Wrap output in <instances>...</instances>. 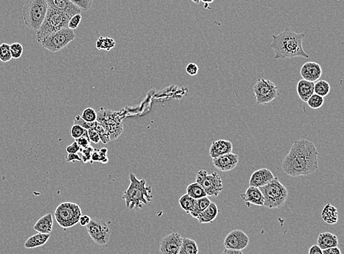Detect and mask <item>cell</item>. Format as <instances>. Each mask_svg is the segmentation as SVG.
I'll return each instance as SVG.
<instances>
[{
    "label": "cell",
    "instance_id": "cell-22",
    "mask_svg": "<svg viewBox=\"0 0 344 254\" xmlns=\"http://www.w3.org/2000/svg\"><path fill=\"white\" fill-rule=\"evenodd\" d=\"M218 213H219V210H218V206L215 203L211 202L207 208L198 215L197 219L200 224H209V223L212 224L218 217Z\"/></svg>",
    "mask_w": 344,
    "mask_h": 254
},
{
    "label": "cell",
    "instance_id": "cell-41",
    "mask_svg": "<svg viewBox=\"0 0 344 254\" xmlns=\"http://www.w3.org/2000/svg\"><path fill=\"white\" fill-rule=\"evenodd\" d=\"M86 131L87 130L84 128L83 127L80 126V125H74L71 127V135L74 139H77L79 137H82Z\"/></svg>",
    "mask_w": 344,
    "mask_h": 254
},
{
    "label": "cell",
    "instance_id": "cell-11",
    "mask_svg": "<svg viewBox=\"0 0 344 254\" xmlns=\"http://www.w3.org/2000/svg\"><path fill=\"white\" fill-rule=\"evenodd\" d=\"M112 111L101 109L97 113V121L105 128L109 135L110 140H115L123 131V125L118 119V116Z\"/></svg>",
    "mask_w": 344,
    "mask_h": 254
},
{
    "label": "cell",
    "instance_id": "cell-52",
    "mask_svg": "<svg viewBox=\"0 0 344 254\" xmlns=\"http://www.w3.org/2000/svg\"><path fill=\"white\" fill-rule=\"evenodd\" d=\"M200 1H203L205 4H210V3L213 2L214 0H200Z\"/></svg>",
    "mask_w": 344,
    "mask_h": 254
},
{
    "label": "cell",
    "instance_id": "cell-28",
    "mask_svg": "<svg viewBox=\"0 0 344 254\" xmlns=\"http://www.w3.org/2000/svg\"><path fill=\"white\" fill-rule=\"evenodd\" d=\"M211 202H212V201L208 198V196L197 199L196 202H195V207H194L193 210L190 212V215H191L193 218H196L197 219L198 215L207 208L208 206L211 204Z\"/></svg>",
    "mask_w": 344,
    "mask_h": 254
},
{
    "label": "cell",
    "instance_id": "cell-46",
    "mask_svg": "<svg viewBox=\"0 0 344 254\" xmlns=\"http://www.w3.org/2000/svg\"><path fill=\"white\" fill-rule=\"evenodd\" d=\"M66 150L69 154H77V153L80 152V147L77 142L74 141L69 145Z\"/></svg>",
    "mask_w": 344,
    "mask_h": 254
},
{
    "label": "cell",
    "instance_id": "cell-13",
    "mask_svg": "<svg viewBox=\"0 0 344 254\" xmlns=\"http://www.w3.org/2000/svg\"><path fill=\"white\" fill-rule=\"evenodd\" d=\"M249 243V238L247 234L239 229H235L225 238L224 246L227 249L242 251L247 247Z\"/></svg>",
    "mask_w": 344,
    "mask_h": 254
},
{
    "label": "cell",
    "instance_id": "cell-42",
    "mask_svg": "<svg viewBox=\"0 0 344 254\" xmlns=\"http://www.w3.org/2000/svg\"><path fill=\"white\" fill-rule=\"evenodd\" d=\"M81 20V14H77L71 17L69 19V24H68V28L72 29V30L77 29L80 25Z\"/></svg>",
    "mask_w": 344,
    "mask_h": 254
},
{
    "label": "cell",
    "instance_id": "cell-45",
    "mask_svg": "<svg viewBox=\"0 0 344 254\" xmlns=\"http://www.w3.org/2000/svg\"><path fill=\"white\" fill-rule=\"evenodd\" d=\"M90 140L94 143H99L101 141L99 134L94 129L87 130Z\"/></svg>",
    "mask_w": 344,
    "mask_h": 254
},
{
    "label": "cell",
    "instance_id": "cell-6",
    "mask_svg": "<svg viewBox=\"0 0 344 254\" xmlns=\"http://www.w3.org/2000/svg\"><path fill=\"white\" fill-rule=\"evenodd\" d=\"M259 189L264 198L263 206L271 210L282 207L286 203L289 195L287 188L277 177L274 178L269 183Z\"/></svg>",
    "mask_w": 344,
    "mask_h": 254
},
{
    "label": "cell",
    "instance_id": "cell-14",
    "mask_svg": "<svg viewBox=\"0 0 344 254\" xmlns=\"http://www.w3.org/2000/svg\"><path fill=\"white\" fill-rule=\"evenodd\" d=\"M183 238L179 233L166 235L159 243L160 254H179Z\"/></svg>",
    "mask_w": 344,
    "mask_h": 254
},
{
    "label": "cell",
    "instance_id": "cell-24",
    "mask_svg": "<svg viewBox=\"0 0 344 254\" xmlns=\"http://www.w3.org/2000/svg\"><path fill=\"white\" fill-rule=\"evenodd\" d=\"M53 223L52 214L48 213L37 221L33 226V229L38 233L50 234L53 228Z\"/></svg>",
    "mask_w": 344,
    "mask_h": 254
},
{
    "label": "cell",
    "instance_id": "cell-23",
    "mask_svg": "<svg viewBox=\"0 0 344 254\" xmlns=\"http://www.w3.org/2000/svg\"><path fill=\"white\" fill-rule=\"evenodd\" d=\"M297 92L303 102H307L308 99L314 94V83L301 80L297 85Z\"/></svg>",
    "mask_w": 344,
    "mask_h": 254
},
{
    "label": "cell",
    "instance_id": "cell-48",
    "mask_svg": "<svg viewBox=\"0 0 344 254\" xmlns=\"http://www.w3.org/2000/svg\"><path fill=\"white\" fill-rule=\"evenodd\" d=\"M91 221V218H90V217L88 216V215H82V216L80 217L79 223H80V225H81L82 226H84V227H86V226L90 224Z\"/></svg>",
    "mask_w": 344,
    "mask_h": 254
},
{
    "label": "cell",
    "instance_id": "cell-18",
    "mask_svg": "<svg viewBox=\"0 0 344 254\" xmlns=\"http://www.w3.org/2000/svg\"><path fill=\"white\" fill-rule=\"evenodd\" d=\"M275 178L273 173L267 168H261L255 170L251 175L249 179V186L255 187H261L271 182Z\"/></svg>",
    "mask_w": 344,
    "mask_h": 254
},
{
    "label": "cell",
    "instance_id": "cell-27",
    "mask_svg": "<svg viewBox=\"0 0 344 254\" xmlns=\"http://www.w3.org/2000/svg\"><path fill=\"white\" fill-rule=\"evenodd\" d=\"M198 252L199 249L195 240L190 238H183L179 254H198Z\"/></svg>",
    "mask_w": 344,
    "mask_h": 254
},
{
    "label": "cell",
    "instance_id": "cell-49",
    "mask_svg": "<svg viewBox=\"0 0 344 254\" xmlns=\"http://www.w3.org/2000/svg\"><path fill=\"white\" fill-rule=\"evenodd\" d=\"M66 161L68 162H74L75 161H82L81 156L77 154H69L66 156Z\"/></svg>",
    "mask_w": 344,
    "mask_h": 254
},
{
    "label": "cell",
    "instance_id": "cell-47",
    "mask_svg": "<svg viewBox=\"0 0 344 254\" xmlns=\"http://www.w3.org/2000/svg\"><path fill=\"white\" fill-rule=\"evenodd\" d=\"M323 254H342L340 249L339 247L330 248V249L322 250Z\"/></svg>",
    "mask_w": 344,
    "mask_h": 254
},
{
    "label": "cell",
    "instance_id": "cell-32",
    "mask_svg": "<svg viewBox=\"0 0 344 254\" xmlns=\"http://www.w3.org/2000/svg\"><path fill=\"white\" fill-rule=\"evenodd\" d=\"M195 202H196V199H194L187 194L181 196L179 201V205L187 214H190V212L193 210Z\"/></svg>",
    "mask_w": 344,
    "mask_h": 254
},
{
    "label": "cell",
    "instance_id": "cell-36",
    "mask_svg": "<svg viewBox=\"0 0 344 254\" xmlns=\"http://www.w3.org/2000/svg\"><path fill=\"white\" fill-rule=\"evenodd\" d=\"M81 118L85 122L91 123V122L97 121V113L93 108H86V109L84 110L83 113H82Z\"/></svg>",
    "mask_w": 344,
    "mask_h": 254
},
{
    "label": "cell",
    "instance_id": "cell-50",
    "mask_svg": "<svg viewBox=\"0 0 344 254\" xmlns=\"http://www.w3.org/2000/svg\"><path fill=\"white\" fill-rule=\"evenodd\" d=\"M308 254H323V253H322V249L317 245H314L310 248Z\"/></svg>",
    "mask_w": 344,
    "mask_h": 254
},
{
    "label": "cell",
    "instance_id": "cell-8",
    "mask_svg": "<svg viewBox=\"0 0 344 254\" xmlns=\"http://www.w3.org/2000/svg\"><path fill=\"white\" fill-rule=\"evenodd\" d=\"M74 30L63 28L48 35L41 41V44L45 49L51 52H57L64 49L75 38Z\"/></svg>",
    "mask_w": 344,
    "mask_h": 254
},
{
    "label": "cell",
    "instance_id": "cell-34",
    "mask_svg": "<svg viewBox=\"0 0 344 254\" xmlns=\"http://www.w3.org/2000/svg\"><path fill=\"white\" fill-rule=\"evenodd\" d=\"M324 102H325L324 97H320V96L317 95V94H313V95L308 99V100L307 101L308 106L314 110H317L322 108V107L323 106Z\"/></svg>",
    "mask_w": 344,
    "mask_h": 254
},
{
    "label": "cell",
    "instance_id": "cell-43",
    "mask_svg": "<svg viewBox=\"0 0 344 254\" xmlns=\"http://www.w3.org/2000/svg\"><path fill=\"white\" fill-rule=\"evenodd\" d=\"M75 141L80 145V148H85L91 145V140L88 137V131L82 137L75 139Z\"/></svg>",
    "mask_w": 344,
    "mask_h": 254
},
{
    "label": "cell",
    "instance_id": "cell-35",
    "mask_svg": "<svg viewBox=\"0 0 344 254\" xmlns=\"http://www.w3.org/2000/svg\"><path fill=\"white\" fill-rule=\"evenodd\" d=\"M12 56L10 53V44L2 43L0 45V60L2 63H7L11 60Z\"/></svg>",
    "mask_w": 344,
    "mask_h": 254
},
{
    "label": "cell",
    "instance_id": "cell-38",
    "mask_svg": "<svg viewBox=\"0 0 344 254\" xmlns=\"http://www.w3.org/2000/svg\"><path fill=\"white\" fill-rule=\"evenodd\" d=\"M73 4L78 7L82 11H87L91 8L93 4V0H70Z\"/></svg>",
    "mask_w": 344,
    "mask_h": 254
},
{
    "label": "cell",
    "instance_id": "cell-20",
    "mask_svg": "<svg viewBox=\"0 0 344 254\" xmlns=\"http://www.w3.org/2000/svg\"><path fill=\"white\" fill-rule=\"evenodd\" d=\"M241 198L247 204L256 206H263L264 204V198L258 187L249 186L245 193L241 194Z\"/></svg>",
    "mask_w": 344,
    "mask_h": 254
},
{
    "label": "cell",
    "instance_id": "cell-1",
    "mask_svg": "<svg viewBox=\"0 0 344 254\" xmlns=\"http://www.w3.org/2000/svg\"><path fill=\"white\" fill-rule=\"evenodd\" d=\"M319 166V152L314 142L300 139L294 142L287 155L282 161L284 173L292 177L308 176Z\"/></svg>",
    "mask_w": 344,
    "mask_h": 254
},
{
    "label": "cell",
    "instance_id": "cell-21",
    "mask_svg": "<svg viewBox=\"0 0 344 254\" xmlns=\"http://www.w3.org/2000/svg\"><path fill=\"white\" fill-rule=\"evenodd\" d=\"M317 246L322 250L337 247L339 246V238L331 232H323L319 234L317 238Z\"/></svg>",
    "mask_w": 344,
    "mask_h": 254
},
{
    "label": "cell",
    "instance_id": "cell-39",
    "mask_svg": "<svg viewBox=\"0 0 344 254\" xmlns=\"http://www.w3.org/2000/svg\"><path fill=\"white\" fill-rule=\"evenodd\" d=\"M94 130L99 134V137H100V140H102L103 143H108V142L110 141L109 135H108L107 131H105V128H104V127L98 122L97 125H96L95 129Z\"/></svg>",
    "mask_w": 344,
    "mask_h": 254
},
{
    "label": "cell",
    "instance_id": "cell-17",
    "mask_svg": "<svg viewBox=\"0 0 344 254\" xmlns=\"http://www.w3.org/2000/svg\"><path fill=\"white\" fill-rule=\"evenodd\" d=\"M300 74L303 80L315 83L320 79L322 76V67L320 65L315 62H308L302 66Z\"/></svg>",
    "mask_w": 344,
    "mask_h": 254
},
{
    "label": "cell",
    "instance_id": "cell-31",
    "mask_svg": "<svg viewBox=\"0 0 344 254\" xmlns=\"http://www.w3.org/2000/svg\"><path fill=\"white\" fill-rule=\"evenodd\" d=\"M331 92V85L326 80H318L314 83V94L322 97H326Z\"/></svg>",
    "mask_w": 344,
    "mask_h": 254
},
{
    "label": "cell",
    "instance_id": "cell-10",
    "mask_svg": "<svg viewBox=\"0 0 344 254\" xmlns=\"http://www.w3.org/2000/svg\"><path fill=\"white\" fill-rule=\"evenodd\" d=\"M253 92L258 105H267L280 95L275 83L266 79H259L253 86Z\"/></svg>",
    "mask_w": 344,
    "mask_h": 254
},
{
    "label": "cell",
    "instance_id": "cell-29",
    "mask_svg": "<svg viewBox=\"0 0 344 254\" xmlns=\"http://www.w3.org/2000/svg\"><path fill=\"white\" fill-rule=\"evenodd\" d=\"M187 194L194 199H199V198L206 197L207 196L205 190L203 188L201 184L195 182L189 184L187 187Z\"/></svg>",
    "mask_w": 344,
    "mask_h": 254
},
{
    "label": "cell",
    "instance_id": "cell-3",
    "mask_svg": "<svg viewBox=\"0 0 344 254\" xmlns=\"http://www.w3.org/2000/svg\"><path fill=\"white\" fill-rule=\"evenodd\" d=\"M129 179V187L124 192L122 198L129 210L142 209L143 204L147 205L152 201L151 187H146L145 179L139 180L133 173H130Z\"/></svg>",
    "mask_w": 344,
    "mask_h": 254
},
{
    "label": "cell",
    "instance_id": "cell-19",
    "mask_svg": "<svg viewBox=\"0 0 344 254\" xmlns=\"http://www.w3.org/2000/svg\"><path fill=\"white\" fill-rule=\"evenodd\" d=\"M232 151H233V143L231 142L220 139L212 142L209 149V155L214 159V158L219 157L225 154L231 153Z\"/></svg>",
    "mask_w": 344,
    "mask_h": 254
},
{
    "label": "cell",
    "instance_id": "cell-2",
    "mask_svg": "<svg viewBox=\"0 0 344 254\" xmlns=\"http://www.w3.org/2000/svg\"><path fill=\"white\" fill-rule=\"evenodd\" d=\"M305 34L297 33L287 27L278 35H272L270 47L275 51V59L293 58L303 57L309 58L304 51L303 41Z\"/></svg>",
    "mask_w": 344,
    "mask_h": 254
},
{
    "label": "cell",
    "instance_id": "cell-15",
    "mask_svg": "<svg viewBox=\"0 0 344 254\" xmlns=\"http://www.w3.org/2000/svg\"><path fill=\"white\" fill-rule=\"evenodd\" d=\"M49 7L63 12L70 18L74 15L81 14L82 10L73 4L70 0H46Z\"/></svg>",
    "mask_w": 344,
    "mask_h": 254
},
{
    "label": "cell",
    "instance_id": "cell-25",
    "mask_svg": "<svg viewBox=\"0 0 344 254\" xmlns=\"http://www.w3.org/2000/svg\"><path fill=\"white\" fill-rule=\"evenodd\" d=\"M321 216L327 224H336L339 221V211L331 203H328L322 210Z\"/></svg>",
    "mask_w": 344,
    "mask_h": 254
},
{
    "label": "cell",
    "instance_id": "cell-53",
    "mask_svg": "<svg viewBox=\"0 0 344 254\" xmlns=\"http://www.w3.org/2000/svg\"><path fill=\"white\" fill-rule=\"evenodd\" d=\"M191 1H193V2H195V4H199L200 1H200V0H191Z\"/></svg>",
    "mask_w": 344,
    "mask_h": 254
},
{
    "label": "cell",
    "instance_id": "cell-30",
    "mask_svg": "<svg viewBox=\"0 0 344 254\" xmlns=\"http://www.w3.org/2000/svg\"><path fill=\"white\" fill-rule=\"evenodd\" d=\"M115 41L113 38L101 36L98 38L97 42H96V47L99 50H105L109 52L115 46Z\"/></svg>",
    "mask_w": 344,
    "mask_h": 254
},
{
    "label": "cell",
    "instance_id": "cell-40",
    "mask_svg": "<svg viewBox=\"0 0 344 254\" xmlns=\"http://www.w3.org/2000/svg\"><path fill=\"white\" fill-rule=\"evenodd\" d=\"M94 151V148H93L91 145H89V146L87 147V148H80V152L82 153V161L85 162V163L91 161V155H92Z\"/></svg>",
    "mask_w": 344,
    "mask_h": 254
},
{
    "label": "cell",
    "instance_id": "cell-12",
    "mask_svg": "<svg viewBox=\"0 0 344 254\" xmlns=\"http://www.w3.org/2000/svg\"><path fill=\"white\" fill-rule=\"evenodd\" d=\"M86 230L93 241L99 246L108 244L111 238V229L103 220H91L86 226Z\"/></svg>",
    "mask_w": 344,
    "mask_h": 254
},
{
    "label": "cell",
    "instance_id": "cell-51",
    "mask_svg": "<svg viewBox=\"0 0 344 254\" xmlns=\"http://www.w3.org/2000/svg\"><path fill=\"white\" fill-rule=\"evenodd\" d=\"M222 254H244L241 251L232 250V249H225Z\"/></svg>",
    "mask_w": 344,
    "mask_h": 254
},
{
    "label": "cell",
    "instance_id": "cell-7",
    "mask_svg": "<svg viewBox=\"0 0 344 254\" xmlns=\"http://www.w3.org/2000/svg\"><path fill=\"white\" fill-rule=\"evenodd\" d=\"M82 215L80 206L72 202L62 203L55 212L56 221L63 229H69L77 225Z\"/></svg>",
    "mask_w": 344,
    "mask_h": 254
},
{
    "label": "cell",
    "instance_id": "cell-9",
    "mask_svg": "<svg viewBox=\"0 0 344 254\" xmlns=\"http://www.w3.org/2000/svg\"><path fill=\"white\" fill-rule=\"evenodd\" d=\"M196 182L202 186L207 196L210 197H217L223 190V180L217 172L209 174L207 170H200L196 175Z\"/></svg>",
    "mask_w": 344,
    "mask_h": 254
},
{
    "label": "cell",
    "instance_id": "cell-37",
    "mask_svg": "<svg viewBox=\"0 0 344 254\" xmlns=\"http://www.w3.org/2000/svg\"><path fill=\"white\" fill-rule=\"evenodd\" d=\"M10 53L12 58L18 59L21 57L23 54V46L21 43H13L10 45Z\"/></svg>",
    "mask_w": 344,
    "mask_h": 254
},
{
    "label": "cell",
    "instance_id": "cell-33",
    "mask_svg": "<svg viewBox=\"0 0 344 254\" xmlns=\"http://www.w3.org/2000/svg\"><path fill=\"white\" fill-rule=\"evenodd\" d=\"M108 149L105 148L102 149H94L92 155H91V162H101L102 163H107L108 162V158L107 157Z\"/></svg>",
    "mask_w": 344,
    "mask_h": 254
},
{
    "label": "cell",
    "instance_id": "cell-26",
    "mask_svg": "<svg viewBox=\"0 0 344 254\" xmlns=\"http://www.w3.org/2000/svg\"><path fill=\"white\" fill-rule=\"evenodd\" d=\"M49 238H50V234H36V235L28 238L27 241L24 243V248L27 249H32L41 247L47 243Z\"/></svg>",
    "mask_w": 344,
    "mask_h": 254
},
{
    "label": "cell",
    "instance_id": "cell-44",
    "mask_svg": "<svg viewBox=\"0 0 344 254\" xmlns=\"http://www.w3.org/2000/svg\"><path fill=\"white\" fill-rule=\"evenodd\" d=\"M198 70H199V68H198V65L195 64V63H189L186 67V71L190 76H195L198 74Z\"/></svg>",
    "mask_w": 344,
    "mask_h": 254
},
{
    "label": "cell",
    "instance_id": "cell-4",
    "mask_svg": "<svg viewBox=\"0 0 344 254\" xmlns=\"http://www.w3.org/2000/svg\"><path fill=\"white\" fill-rule=\"evenodd\" d=\"M48 8L49 5L46 0H27L21 10V16L25 25L37 32L44 21Z\"/></svg>",
    "mask_w": 344,
    "mask_h": 254
},
{
    "label": "cell",
    "instance_id": "cell-16",
    "mask_svg": "<svg viewBox=\"0 0 344 254\" xmlns=\"http://www.w3.org/2000/svg\"><path fill=\"white\" fill-rule=\"evenodd\" d=\"M214 166L221 171L227 172L235 169L238 164V156L233 153L225 154L212 159Z\"/></svg>",
    "mask_w": 344,
    "mask_h": 254
},
{
    "label": "cell",
    "instance_id": "cell-5",
    "mask_svg": "<svg viewBox=\"0 0 344 254\" xmlns=\"http://www.w3.org/2000/svg\"><path fill=\"white\" fill-rule=\"evenodd\" d=\"M69 19V17L63 12L49 7L44 21L36 32L37 41L41 43L48 35L68 27Z\"/></svg>",
    "mask_w": 344,
    "mask_h": 254
}]
</instances>
